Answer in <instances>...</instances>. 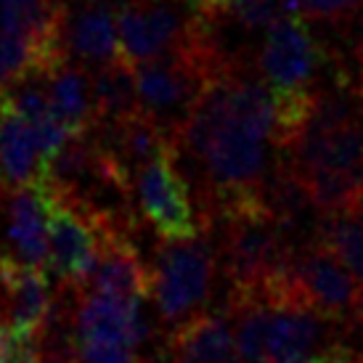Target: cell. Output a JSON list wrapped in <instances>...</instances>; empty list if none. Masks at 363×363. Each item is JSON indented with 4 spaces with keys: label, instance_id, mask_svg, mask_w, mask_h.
Returning a JSON list of instances; mask_svg holds the SVG:
<instances>
[{
    "label": "cell",
    "instance_id": "cell-15",
    "mask_svg": "<svg viewBox=\"0 0 363 363\" xmlns=\"http://www.w3.org/2000/svg\"><path fill=\"white\" fill-rule=\"evenodd\" d=\"M45 91L53 120L67 135H85L96 125L91 99V69L69 59L56 61L45 72Z\"/></svg>",
    "mask_w": 363,
    "mask_h": 363
},
{
    "label": "cell",
    "instance_id": "cell-12",
    "mask_svg": "<svg viewBox=\"0 0 363 363\" xmlns=\"http://www.w3.org/2000/svg\"><path fill=\"white\" fill-rule=\"evenodd\" d=\"M61 51L85 69L120 56L117 13L88 0L67 3L61 19Z\"/></svg>",
    "mask_w": 363,
    "mask_h": 363
},
{
    "label": "cell",
    "instance_id": "cell-2",
    "mask_svg": "<svg viewBox=\"0 0 363 363\" xmlns=\"http://www.w3.org/2000/svg\"><path fill=\"white\" fill-rule=\"evenodd\" d=\"M279 160L321 215L347 212L363 199V101L340 56Z\"/></svg>",
    "mask_w": 363,
    "mask_h": 363
},
{
    "label": "cell",
    "instance_id": "cell-29",
    "mask_svg": "<svg viewBox=\"0 0 363 363\" xmlns=\"http://www.w3.org/2000/svg\"><path fill=\"white\" fill-rule=\"evenodd\" d=\"M218 363H244V361L236 353H233V355H228V358H223V361H218Z\"/></svg>",
    "mask_w": 363,
    "mask_h": 363
},
{
    "label": "cell",
    "instance_id": "cell-19",
    "mask_svg": "<svg viewBox=\"0 0 363 363\" xmlns=\"http://www.w3.org/2000/svg\"><path fill=\"white\" fill-rule=\"evenodd\" d=\"M315 239L326 244L340 260L350 268L355 279L363 284V228L347 212H329L323 215Z\"/></svg>",
    "mask_w": 363,
    "mask_h": 363
},
{
    "label": "cell",
    "instance_id": "cell-14",
    "mask_svg": "<svg viewBox=\"0 0 363 363\" xmlns=\"http://www.w3.org/2000/svg\"><path fill=\"white\" fill-rule=\"evenodd\" d=\"M45 178V157L30 122L0 101V191H16Z\"/></svg>",
    "mask_w": 363,
    "mask_h": 363
},
{
    "label": "cell",
    "instance_id": "cell-21",
    "mask_svg": "<svg viewBox=\"0 0 363 363\" xmlns=\"http://www.w3.org/2000/svg\"><path fill=\"white\" fill-rule=\"evenodd\" d=\"M281 13V3L279 0H231L228 13L223 24L228 21L242 32H260L271 24L276 16Z\"/></svg>",
    "mask_w": 363,
    "mask_h": 363
},
{
    "label": "cell",
    "instance_id": "cell-24",
    "mask_svg": "<svg viewBox=\"0 0 363 363\" xmlns=\"http://www.w3.org/2000/svg\"><path fill=\"white\" fill-rule=\"evenodd\" d=\"M82 363H135L138 350H133L128 345L114 342H85L77 345Z\"/></svg>",
    "mask_w": 363,
    "mask_h": 363
},
{
    "label": "cell",
    "instance_id": "cell-23",
    "mask_svg": "<svg viewBox=\"0 0 363 363\" xmlns=\"http://www.w3.org/2000/svg\"><path fill=\"white\" fill-rule=\"evenodd\" d=\"M345 24L350 27V45H347L350 67L345 64V59H342V64H345L347 77H350V82L355 85V91H358V96H361V101H363V6L355 11Z\"/></svg>",
    "mask_w": 363,
    "mask_h": 363
},
{
    "label": "cell",
    "instance_id": "cell-7",
    "mask_svg": "<svg viewBox=\"0 0 363 363\" xmlns=\"http://www.w3.org/2000/svg\"><path fill=\"white\" fill-rule=\"evenodd\" d=\"M133 196L143 220L152 225L157 239H186L210 231L199 207L191 199V186L181 172L172 146L149 160L133 175Z\"/></svg>",
    "mask_w": 363,
    "mask_h": 363
},
{
    "label": "cell",
    "instance_id": "cell-17",
    "mask_svg": "<svg viewBox=\"0 0 363 363\" xmlns=\"http://www.w3.org/2000/svg\"><path fill=\"white\" fill-rule=\"evenodd\" d=\"M329 326L332 323L311 308L271 305L268 329H265V358H268L265 363L292 355H311L326 337Z\"/></svg>",
    "mask_w": 363,
    "mask_h": 363
},
{
    "label": "cell",
    "instance_id": "cell-18",
    "mask_svg": "<svg viewBox=\"0 0 363 363\" xmlns=\"http://www.w3.org/2000/svg\"><path fill=\"white\" fill-rule=\"evenodd\" d=\"M91 99L96 125H117L138 111L133 64L125 56L104 61L91 72ZM93 125V128H96Z\"/></svg>",
    "mask_w": 363,
    "mask_h": 363
},
{
    "label": "cell",
    "instance_id": "cell-10",
    "mask_svg": "<svg viewBox=\"0 0 363 363\" xmlns=\"http://www.w3.org/2000/svg\"><path fill=\"white\" fill-rule=\"evenodd\" d=\"M186 30L189 13L170 0H128L117 11V43L130 64L167 53L183 40Z\"/></svg>",
    "mask_w": 363,
    "mask_h": 363
},
{
    "label": "cell",
    "instance_id": "cell-30",
    "mask_svg": "<svg viewBox=\"0 0 363 363\" xmlns=\"http://www.w3.org/2000/svg\"><path fill=\"white\" fill-rule=\"evenodd\" d=\"M0 80H3V64H0Z\"/></svg>",
    "mask_w": 363,
    "mask_h": 363
},
{
    "label": "cell",
    "instance_id": "cell-31",
    "mask_svg": "<svg viewBox=\"0 0 363 363\" xmlns=\"http://www.w3.org/2000/svg\"><path fill=\"white\" fill-rule=\"evenodd\" d=\"M72 363H82V358H77V361H72Z\"/></svg>",
    "mask_w": 363,
    "mask_h": 363
},
{
    "label": "cell",
    "instance_id": "cell-4",
    "mask_svg": "<svg viewBox=\"0 0 363 363\" xmlns=\"http://www.w3.org/2000/svg\"><path fill=\"white\" fill-rule=\"evenodd\" d=\"M212 225L220 228L215 252L220 257L228 292L260 294L292 257V225L281 220L265 199L228 207L212 218Z\"/></svg>",
    "mask_w": 363,
    "mask_h": 363
},
{
    "label": "cell",
    "instance_id": "cell-6",
    "mask_svg": "<svg viewBox=\"0 0 363 363\" xmlns=\"http://www.w3.org/2000/svg\"><path fill=\"white\" fill-rule=\"evenodd\" d=\"M361 286L363 284L326 244L318 239L300 247L294 244L289 257L286 305L311 308L332 326H350Z\"/></svg>",
    "mask_w": 363,
    "mask_h": 363
},
{
    "label": "cell",
    "instance_id": "cell-22",
    "mask_svg": "<svg viewBox=\"0 0 363 363\" xmlns=\"http://www.w3.org/2000/svg\"><path fill=\"white\" fill-rule=\"evenodd\" d=\"M0 363H43L35 332L0 326Z\"/></svg>",
    "mask_w": 363,
    "mask_h": 363
},
{
    "label": "cell",
    "instance_id": "cell-20",
    "mask_svg": "<svg viewBox=\"0 0 363 363\" xmlns=\"http://www.w3.org/2000/svg\"><path fill=\"white\" fill-rule=\"evenodd\" d=\"M361 6L363 0H284L281 3L284 11L321 24H345Z\"/></svg>",
    "mask_w": 363,
    "mask_h": 363
},
{
    "label": "cell",
    "instance_id": "cell-25",
    "mask_svg": "<svg viewBox=\"0 0 363 363\" xmlns=\"http://www.w3.org/2000/svg\"><path fill=\"white\" fill-rule=\"evenodd\" d=\"M313 363H363V353L347 345H329L323 353L313 358Z\"/></svg>",
    "mask_w": 363,
    "mask_h": 363
},
{
    "label": "cell",
    "instance_id": "cell-1",
    "mask_svg": "<svg viewBox=\"0 0 363 363\" xmlns=\"http://www.w3.org/2000/svg\"><path fill=\"white\" fill-rule=\"evenodd\" d=\"M273 130V101L255 67L231 59L207 82L170 143L178 167L191 170L181 172L210 228L223 210L262 199L279 162Z\"/></svg>",
    "mask_w": 363,
    "mask_h": 363
},
{
    "label": "cell",
    "instance_id": "cell-28",
    "mask_svg": "<svg viewBox=\"0 0 363 363\" xmlns=\"http://www.w3.org/2000/svg\"><path fill=\"white\" fill-rule=\"evenodd\" d=\"M135 363H170L167 361V355L160 353V355H146V358H138Z\"/></svg>",
    "mask_w": 363,
    "mask_h": 363
},
{
    "label": "cell",
    "instance_id": "cell-3",
    "mask_svg": "<svg viewBox=\"0 0 363 363\" xmlns=\"http://www.w3.org/2000/svg\"><path fill=\"white\" fill-rule=\"evenodd\" d=\"M255 72L273 101V141L281 152L303 128L315 96L332 74L337 53L315 38L311 21L284 11L265 27Z\"/></svg>",
    "mask_w": 363,
    "mask_h": 363
},
{
    "label": "cell",
    "instance_id": "cell-5",
    "mask_svg": "<svg viewBox=\"0 0 363 363\" xmlns=\"http://www.w3.org/2000/svg\"><path fill=\"white\" fill-rule=\"evenodd\" d=\"M218 273V252L210 231L157 242L149 265V297L164 332L207 311Z\"/></svg>",
    "mask_w": 363,
    "mask_h": 363
},
{
    "label": "cell",
    "instance_id": "cell-13",
    "mask_svg": "<svg viewBox=\"0 0 363 363\" xmlns=\"http://www.w3.org/2000/svg\"><path fill=\"white\" fill-rule=\"evenodd\" d=\"M51 284L40 268L0 255V323L35 332L51 308Z\"/></svg>",
    "mask_w": 363,
    "mask_h": 363
},
{
    "label": "cell",
    "instance_id": "cell-9",
    "mask_svg": "<svg viewBox=\"0 0 363 363\" xmlns=\"http://www.w3.org/2000/svg\"><path fill=\"white\" fill-rule=\"evenodd\" d=\"M51 191V189H48ZM99 255V223L51 191L45 268L59 284H82Z\"/></svg>",
    "mask_w": 363,
    "mask_h": 363
},
{
    "label": "cell",
    "instance_id": "cell-27",
    "mask_svg": "<svg viewBox=\"0 0 363 363\" xmlns=\"http://www.w3.org/2000/svg\"><path fill=\"white\" fill-rule=\"evenodd\" d=\"M271 363H313L311 355H292V358H276Z\"/></svg>",
    "mask_w": 363,
    "mask_h": 363
},
{
    "label": "cell",
    "instance_id": "cell-8",
    "mask_svg": "<svg viewBox=\"0 0 363 363\" xmlns=\"http://www.w3.org/2000/svg\"><path fill=\"white\" fill-rule=\"evenodd\" d=\"M48 202L45 181L0 191V255L45 271L48 257Z\"/></svg>",
    "mask_w": 363,
    "mask_h": 363
},
{
    "label": "cell",
    "instance_id": "cell-16",
    "mask_svg": "<svg viewBox=\"0 0 363 363\" xmlns=\"http://www.w3.org/2000/svg\"><path fill=\"white\" fill-rule=\"evenodd\" d=\"M164 355L170 363H218L233 355V334L225 315L199 313L167 332Z\"/></svg>",
    "mask_w": 363,
    "mask_h": 363
},
{
    "label": "cell",
    "instance_id": "cell-11",
    "mask_svg": "<svg viewBox=\"0 0 363 363\" xmlns=\"http://www.w3.org/2000/svg\"><path fill=\"white\" fill-rule=\"evenodd\" d=\"M77 286L96 289L117 300L146 303L149 300V265L135 250L128 233L99 225V255L88 279Z\"/></svg>",
    "mask_w": 363,
    "mask_h": 363
},
{
    "label": "cell",
    "instance_id": "cell-26",
    "mask_svg": "<svg viewBox=\"0 0 363 363\" xmlns=\"http://www.w3.org/2000/svg\"><path fill=\"white\" fill-rule=\"evenodd\" d=\"M350 326H358L363 334V286H361V294H358V303H355V311H353V318H350Z\"/></svg>",
    "mask_w": 363,
    "mask_h": 363
}]
</instances>
